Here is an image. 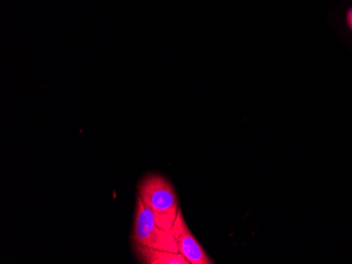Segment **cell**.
<instances>
[{"instance_id": "cell-1", "label": "cell", "mask_w": 352, "mask_h": 264, "mask_svg": "<svg viewBox=\"0 0 352 264\" xmlns=\"http://www.w3.org/2000/svg\"><path fill=\"white\" fill-rule=\"evenodd\" d=\"M138 196L151 211L156 224L171 230L179 215V199L171 183L160 175H150L140 182Z\"/></svg>"}, {"instance_id": "cell-2", "label": "cell", "mask_w": 352, "mask_h": 264, "mask_svg": "<svg viewBox=\"0 0 352 264\" xmlns=\"http://www.w3.org/2000/svg\"><path fill=\"white\" fill-rule=\"evenodd\" d=\"M132 240L134 246H147L179 253L171 230H164L156 224L153 214L140 196L138 197L136 204Z\"/></svg>"}, {"instance_id": "cell-3", "label": "cell", "mask_w": 352, "mask_h": 264, "mask_svg": "<svg viewBox=\"0 0 352 264\" xmlns=\"http://www.w3.org/2000/svg\"><path fill=\"white\" fill-rule=\"evenodd\" d=\"M171 232L175 239L179 253H181L190 264L213 263L212 260L208 257L201 244L188 228L182 210H179V215L176 217Z\"/></svg>"}, {"instance_id": "cell-4", "label": "cell", "mask_w": 352, "mask_h": 264, "mask_svg": "<svg viewBox=\"0 0 352 264\" xmlns=\"http://www.w3.org/2000/svg\"><path fill=\"white\" fill-rule=\"evenodd\" d=\"M140 261L147 264H190L189 261L176 252L165 251L147 246H134Z\"/></svg>"}, {"instance_id": "cell-5", "label": "cell", "mask_w": 352, "mask_h": 264, "mask_svg": "<svg viewBox=\"0 0 352 264\" xmlns=\"http://www.w3.org/2000/svg\"><path fill=\"white\" fill-rule=\"evenodd\" d=\"M346 21H347L348 27H349L350 31L352 32V8H350L346 14Z\"/></svg>"}]
</instances>
